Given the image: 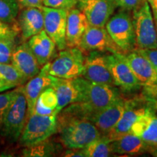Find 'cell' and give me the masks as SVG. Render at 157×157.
I'll return each instance as SVG.
<instances>
[{
  "label": "cell",
  "instance_id": "cell-15",
  "mask_svg": "<svg viewBox=\"0 0 157 157\" xmlns=\"http://www.w3.org/2000/svg\"><path fill=\"white\" fill-rule=\"evenodd\" d=\"M126 101L127 99L121 97L109 106L95 111L90 116V120L97 127L102 136L109 134L120 120Z\"/></svg>",
  "mask_w": 157,
  "mask_h": 157
},
{
  "label": "cell",
  "instance_id": "cell-10",
  "mask_svg": "<svg viewBox=\"0 0 157 157\" xmlns=\"http://www.w3.org/2000/svg\"><path fill=\"white\" fill-rule=\"evenodd\" d=\"M82 77L96 83L115 86L109 66V54L101 51H91L85 56Z\"/></svg>",
  "mask_w": 157,
  "mask_h": 157
},
{
  "label": "cell",
  "instance_id": "cell-4",
  "mask_svg": "<svg viewBox=\"0 0 157 157\" xmlns=\"http://www.w3.org/2000/svg\"><path fill=\"white\" fill-rule=\"evenodd\" d=\"M58 132L56 115H39L33 113L29 117L19 138L23 147L33 146L42 143Z\"/></svg>",
  "mask_w": 157,
  "mask_h": 157
},
{
  "label": "cell",
  "instance_id": "cell-22",
  "mask_svg": "<svg viewBox=\"0 0 157 157\" xmlns=\"http://www.w3.org/2000/svg\"><path fill=\"white\" fill-rule=\"evenodd\" d=\"M110 145L113 154L121 155L141 154L150 148L141 137L130 132L110 141Z\"/></svg>",
  "mask_w": 157,
  "mask_h": 157
},
{
  "label": "cell",
  "instance_id": "cell-44",
  "mask_svg": "<svg viewBox=\"0 0 157 157\" xmlns=\"http://www.w3.org/2000/svg\"><path fill=\"white\" fill-rule=\"evenodd\" d=\"M156 103H157V101H156Z\"/></svg>",
  "mask_w": 157,
  "mask_h": 157
},
{
  "label": "cell",
  "instance_id": "cell-1",
  "mask_svg": "<svg viewBox=\"0 0 157 157\" xmlns=\"http://www.w3.org/2000/svg\"><path fill=\"white\" fill-rule=\"evenodd\" d=\"M90 117L89 111L82 103L70 104L58 113L59 138L66 148H83L102 136Z\"/></svg>",
  "mask_w": 157,
  "mask_h": 157
},
{
  "label": "cell",
  "instance_id": "cell-16",
  "mask_svg": "<svg viewBox=\"0 0 157 157\" xmlns=\"http://www.w3.org/2000/svg\"><path fill=\"white\" fill-rule=\"evenodd\" d=\"M121 55L141 86L148 87L157 84L156 70L146 57L136 50Z\"/></svg>",
  "mask_w": 157,
  "mask_h": 157
},
{
  "label": "cell",
  "instance_id": "cell-20",
  "mask_svg": "<svg viewBox=\"0 0 157 157\" xmlns=\"http://www.w3.org/2000/svg\"><path fill=\"white\" fill-rule=\"evenodd\" d=\"M88 26L89 23L87 17L80 10L74 7L68 11L66 34L67 48L78 47Z\"/></svg>",
  "mask_w": 157,
  "mask_h": 157
},
{
  "label": "cell",
  "instance_id": "cell-39",
  "mask_svg": "<svg viewBox=\"0 0 157 157\" xmlns=\"http://www.w3.org/2000/svg\"><path fill=\"white\" fill-rule=\"evenodd\" d=\"M12 56H8L0 52V63H11Z\"/></svg>",
  "mask_w": 157,
  "mask_h": 157
},
{
  "label": "cell",
  "instance_id": "cell-13",
  "mask_svg": "<svg viewBox=\"0 0 157 157\" xmlns=\"http://www.w3.org/2000/svg\"><path fill=\"white\" fill-rule=\"evenodd\" d=\"M83 52L91 51H109L111 53L122 52L117 47L105 27L90 25L84 31L78 45Z\"/></svg>",
  "mask_w": 157,
  "mask_h": 157
},
{
  "label": "cell",
  "instance_id": "cell-37",
  "mask_svg": "<svg viewBox=\"0 0 157 157\" xmlns=\"http://www.w3.org/2000/svg\"><path fill=\"white\" fill-rule=\"evenodd\" d=\"M63 156H82V157H84L83 153H82V148H80V149L68 148V150L66 151L64 153Z\"/></svg>",
  "mask_w": 157,
  "mask_h": 157
},
{
  "label": "cell",
  "instance_id": "cell-3",
  "mask_svg": "<svg viewBox=\"0 0 157 157\" xmlns=\"http://www.w3.org/2000/svg\"><path fill=\"white\" fill-rule=\"evenodd\" d=\"M16 90V95L6 113L0 129L2 136L12 143L19 140L28 120V106L22 86Z\"/></svg>",
  "mask_w": 157,
  "mask_h": 157
},
{
  "label": "cell",
  "instance_id": "cell-12",
  "mask_svg": "<svg viewBox=\"0 0 157 157\" xmlns=\"http://www.w3.org/2000/svg\"><path fill=\"white\" fill-rule=\"evenodd\" d=\"M122 52L109 54V66L113 84L124 92L130 93L140 89L142 86L137 81L128 64L124 60Z\"/></svg>",
  "mask_w": 157,
  "mask_h": 157
},
{
  "label": "cell",
  "instance_id": "cell-32",
  "mask_svg": "<svg viewBox=\"0 0 157 157\" xmlns=\"http://www.w3.org/2000/svg\"><path fill=\"white\" fill-rule=\"evenodd\" d=\"M117 6L121 10L132 12L140 7L146 0H115Z\"/></svg>",
  "mask_w": 157,
  "mask_h": 157
},
{
  "label": "cell",
  "instance_id": "cell-5",
  "mask_svg": "<svg viewBox=\"0 0 157 157\" xmlns=\"http://www.w3.org/2000/svg\"><path fill=\"white\" fill-rule=\"evenodd\" d=\"M105 28L122 53L135 49V34L130 12L120 10L108 21Z\"/></svg>",
  "mask_w": 157,
  "mask_h": 157
},
{
  "label": "cell",
  "instance_id": "cell-6",
  "mask_svg": "<svg viewBox=\"0 0 157 157\" xmlns=\"http://www.w3.org/2000/svg\"><path fill=\"white\" fill-rule=\"evenodd\" d=\"M82 103L91 115L105 109L122 96L115 86L90 82L81 76Z\"/></svg>",
  "mask_w": 157,
  "mask_h": 157
},
{
  "label": "cell",
  "instance_id": "cell-25",
  "mask_svg": "<svg viewBox=\"0 0 157 157\" xmlns=\"http://www.w3.org/2000/svg\"><path fill=\"white\" fill-rule=\"evenodd\" d=\"M84 157H109L113 156L110 141L105 136H101L82 148Z\"/></svg>",
  "mask_w": 157,
  "mask_h": 157
},
{
  "label": "cell",
  "instance_id": "cell-35",
  "mask_svg": "<svg viewBox=\"0 0 157 157\" xmlns=\"http://www.w3.org/2000/svg\"><path fill=\"white\" fill-rule=\"evenodd\" d=\"M20 7H41L43 6V0H17Z\"/></svg>",
  "mask_w": 157,
  "mask_h": 157
},
{
  "label": "cell",
  "instance_id": "cell-40",
  "mask_svg": "<svg viewBox=\"0 0 157 157\" xmlns=\"http://www.w3.org/2000/svg\"><path fill=\"white\" fill-rule=\"evenodd\" d=\"M11 86L8 85L7 84L5 83V82L2 81V80H0V92H3L5 91V90H10V89H12Z\"/></svg>",
  "mask_w": 157,
  "mask_h": 157
},
{
  "label": "cell",
  "instance_id": "cell-33",
  "mask_svg": "<svg viewBox=\"0 0 157 157\" xmlns=\"http://www.w3.org/2000/svg\"><path fill=\"white\" fill-rule=\"evenodd\" d=\"M150 61L157 73V48L155 49H135Z\"/></svg>",
  "mask_w": 157,
  "mask_h": 157
},
{
  "label": "cell",
  "instance_id": "cell-8",
  "mask_svg": "<svg viewBox=\"0 0 157 157\" xmlns=\"http://www.w3.org/2000/svg\"><path fill=\"white\" fill-rule=\"evenodd\" d=\"M84 59L83 51L79 48H66L50 63L49 74L63 78L80 77L84 73Z\"/></svg>",
  "mask_w": 157,
  "mask_h": 157
},
{
  "label": "cell",
  "instance_id": "cell-31",
  "mask_svg": "<svg viewBox=\"0 0 157 157\" xmlns=\"http://www.w3.org/2000/svg\"><path fill=\"white\" fill-rule=\"evenodd\" d=\"M20 29L14 25L0 21V39H13L15 40L18 34Z\"/></svg>",
  "mask_w": 157,
  "mask_h": 157
},
{
  "label": "cell",
  "instance_id": "cell-19",
  "mask_svg": "<svg viewBox=\"0 0 157 157\" xmlns=\"http://www.w3.org/2000/svg\"><path fill=\"white\" fill-rule=\"evenodd\" d=\"M18 28L24 40L44 30V15L39 7H25L18 16Z\"/></svg>",
  "mask_w": 157,
  "mask_h": 157
},
{
  "label": "cell",
  "instance_id": "cell-38",
  "mask_svg": "<svg viewBox=\"0 0 157 157\" xmlns=\"http://www.w3.org/2000/svg\"><path fill=\"white\" fill-rule=\"evenodd\" d=\"M150 5L153 16H154V22L157 21V0H146Z\"/></svg>",
  "mask_w": 157,
  "mask_h": 157
},
{
  "label": "cell",
  "instance_id": "cell-23",
  "mask_svg": "<svg viewBox=\"0 0 157 157\" xmlns=\"http://www.w3.org/2000/svg\"><path fill=\"white\" fill-rule=\"evenodd\" d=\"M130 133L139 136L148 146H157V116L156 111H150L135 121Z\"/></svg>",
  "mask_w": 157,
  "mask_h": 157
},
{
  "label": "cell",
  "instance_id": "cell-34",
  "mask_svg": "<svg viewBox=\"0 0 157 157\" xmlns=\"http://www.w3.org/2000/svg\"><path fill=\"white\" fill-rule=\"evenodd\" d=\"M15 42L13 39H0V52L1 53L12 56L14 52Z\"/></svg>",
  "mask_w": 157,
  "mask_h": 157
},
{
  "label": "cell",
  "instance_id": "cell-27",
  "mask_svg": "<svg viewBox=\"0 0 157 157\" xmlns=\"http://www.w3.org/2000/svg\"><path fill=\"white\" fill-rule=\"evenodd\" d=\"M56 151L57 147L48 139L35 146L25 147L22 151V156L25 157L52 156L56 154Z\"/></svg>",
  "mask_w": 157,
  "mask_h": 157
},
{
  "label": "cell",
  "instance_id": "cell-29",
  "mask_svg": "<svg viewBox=\"0 0 157 157\" xmlns=\"http://www.w3.org/2000/svg\"><path fill=\"white\" fill-rule=\"evenodd\" d=\"M16 93L17 90L15 89L5 93H0V129L2 126L6 113L13 103Z\"/></svg>",
  "mask_w": 157,
  "mask_h": 157
},
{
  "label": "cell",
  "instance_id": "cell-41",
  "mask_svg": "<svg viewBox=\"0 0 157 157\" xmlns=\"http://www.w3.org/2000/svg\"><path fill=\"white\" fill-rule=\"evenodd\" d=\"M148 153L153 156L157 157V146H151L148 149Z\"/></svg>",
  "mask_w": 157,
  "mask_h": 157
},
{
  "label": "cell",
  "instance_id": "cell-2",
  "mask_svg": "<svg viewBox=\"0 0 157 157\" xmlns=\"http://www.w3.org/2000/svg\"><path fill=\"white\" fill-rule=\"evenodd\" d=\"M156 101L143 95L137 96L131 99H127L124 111L120 120L114 128L105 135V137L109 141H111L129 133L131 127L137 119L147 113L150 111H156Z\"/></svg>",
  "mask_w": 157,
  "mask_h": 157
},
{
  "label": "cell",
  "instance_id": "cell-43",
  "mask_svg": "<svg viewBox=\"0 0 157 157\" xmlns=\"http://www.w3.org/2000/svg\"><path fill=\"white\" fill-rule=\"evenodd\" d=\"M0 156H1V155H0Z\"/></svg>",
  "mask_w": 157,
  "mask_h": 157
},
{
  "label": "cell",
  "instance_id": "cell-7",
  "mask_svg": "<svg viewBox=\"0 0 157 157\" xmlns=\"http://www.w3.org/2000/svg\"><path fill=\"white\" fill-rule=\"evenodd\" d=\"M135 49L157 48V32L154 16L147 1L132 11Z\"/></svg>",
  "mask_w": 157,
  "mask_h": 157
},
{
  "label": "cell",
  "instance_id": "cell-18",
  "mask_svg": "<svg viewBox=\"0 0 157 157\" xmlns=\"http://www.w3.org/2000/svg\"><path fill=\"white\" fill-rule=\"evenodd\" d=\"M11 63L26 82L36 76L40 71L41 66L28 42L23 43L15 48L12 55Z\"/></svg>",
  "mask_w": 157,
  "mask_h": 157
},
{
  "label": "cell",
  "instance_id": "cell-9",
  "mask_svg": "<svg viewBox=\"0 0 157 157\" xmlns=\"http://www.w3.org/2000/svg\"><path fill=\"white\" fill-rule=\"evenodd\" d=\"M39 8L44 15V31L54 41L59 50L66 49L67 48L66 34L68 10L52 8L44 5Z\"/></svg>",
  "mask_w": 157,
  "mask_h": 157
},
{
  "label": "cell",
  "instance_id": "cell-11",
  "mask_svg": "<svg viewBox=\"0 0 157 157\" xmlns=\"http://www.w3.org/2000/svg\"><path fill=\"white\" fill-rule=\"evenodd\" d=\"M77 7L87 17L90 25L105 27L117 7L115 0H78Z\"/></svg>",
  "mask_w": 157,
  "mask_h": 157
},
{
  "label": "cell",
  "instance_id": "cell-42",
  "mask_svg": "<svg viewBox=\"0 0 157 157\" xmlns=\"http://www.w3.org/2000/svg\"><path fill=\"white\" fill-rule=\"evenodd\" d=\"M155 25H156V32H157V21L155 22Z\"/></svg>",
  "mask_w": 157,
  "mask_h": 157
},
{
  "label": "cell",
  "instance_id": "cell-24",
  "mask_svg": "<svg viewBox=\"0 0 157 157\" xmlns=\"http://www.w3.org/2000/svg\"><path fill=\"white\" fill-rule=\"evenodd\" d=\"M58 104V96L53 87H49L43 90L37 99L34 113L39 115H55Z\"/></svg>",
  "mask_w": 157,
  "mask_h": 157
},
{
  "label": "cell",
  "instance_id": "cell-17",
  "mask_svg": "<svg viewBox=\"0 0 157 157\" xmlns=\"http://www.w3.org/2000/svg\"><path fill=\"white\" fill-rule=\"evenodd\" d=\"M50 65V62L47 63L42 66L36 76L31 78L25 86H22L28 106V119L34 113L35 105L42 92L46 88L52 87L55 76L49 74Z\"/></svg>",
  "mask_w": 157,
  "mask_h": 157
},
{
  "label": "cell",
  "instance_id": "cell-14",
  "mask_svg": "<svg viewBox=\"0 0 157 157\" xmlns=\"http://www.w3.org/2000/svg\"><path fill=\"white\" fill-rule=\"evenodd\" d=\"M52 87L56 90L58 100V106L55 111L56 116L70 104L82 101L81 76L74 78H63L55 76Z\"/></svg>",
  "mask_w": 157,
  "mask_h": 157
},
{
  "label": "cell",
  "instance_id": "cell-30",
  "mask_svg": "<svg viewBox=\"0 0 157 157\" xmlns=\"http://www.w3.org/2000/svg\"><path fill=\"white\" fill-rule=\"evenodd\" d=\"M77 2L78 0H43V5L52 8L69 11L77 5Z\"/></svg>",
  "mask_w": 157,
  "mask_h": 157
},
{
  "label": "cell",
  "instance_id": "cell-21",
  "mask_svg": "<svg viewBox=\"0 0 157 157\" xmlns=\"http://www.w3.org/2000/svg\"><path fill=\"white\" fill-rule=\"evenodd\" d=\"M28 43L40 66L50 62L56 55V43L48 36L44 29L31 36Z\"/></svg>",
  "mask_w": 157,
  "mask_h": 157
},
{
  "label": "cell",
  "instance_id": "cell-36",
  "mask_svg": "<svg viewBox=\"0 0 157 157\" xmlns=\"http://www.w3.org/2000/svg\"><path fill=\"white\" fill-rule=\"evenodd\" d=\"M143 95L157 101V84L148 87H143Z\"/></svg>",
  "mask_w": 157,
  "mask_h": 157
},
{
  "label": "cell",
  "instance_id": "cell-28",
  "mask_svg": "<svg viewBox=\"0 0 157 157\" xmlns=\"http://www.w3.org/2000/svg\"><path fill=\"white\" fill-rule=\"evenodd\" d=\"M20 7L17 0H0V21L13 23L18 15Z\"/></svg>",
  "mask_w": 157,
  "mask_h": 157
},
{
  "label": "cell",
  "instance_id": "cell-26",
  "mask_svg": "<svg viewBox=\"0 0 157 157\" xmlns=\"http://www.w3.org/2000/svg\"><path fill=\"white\" fill-rule=\"evenodd\" d=\"M0 80L14 88L23 85L26 81L11 63H0Z\"/></svg>",
  "mask_w": 157,
  "mask_h": 157
}]
</instances>
